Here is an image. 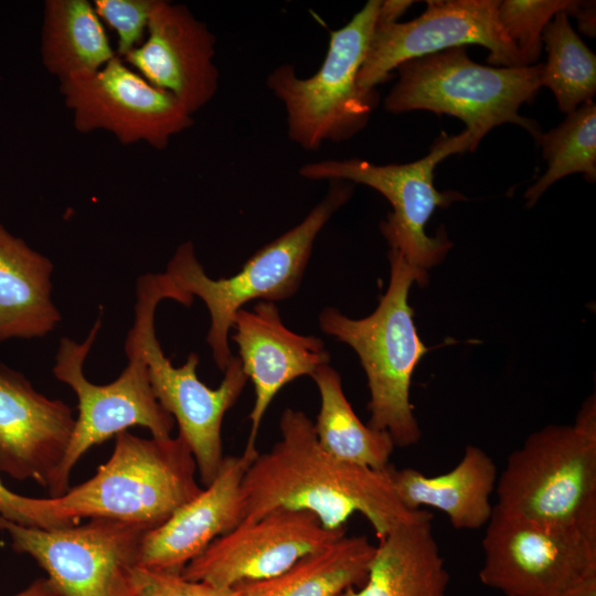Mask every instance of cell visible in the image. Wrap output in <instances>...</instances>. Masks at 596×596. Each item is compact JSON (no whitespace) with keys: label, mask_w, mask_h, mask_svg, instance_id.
<instances>
[{"label":"cell","mask_w":596,"mask_h":596,"mask_svg":"<svg viewBox=\"0 0 596 596\" xmlns=\"http://www.w3.org/2000/svg\"><path fill=\"white\" fill-rule=\"evenodd\" d=\"M279 429L280 439L258 453L243 477L241 523L285 509L310 512L323 528L336 531L360 513L381 539L423 512L401 502L389 466L377 470L329 455L302 411L286 408Z\"/></svg>","instance_id":"cell-1"},{"label":"cell","mask_w":596,"mask_h":596,"mask_svg":"<svg viewBox=\"0 0 596 596\" xmlns=\"http://www.w3.org/2000/svg\"><path fill=\"white\" fill-rule=\"evenodd\" d=\"M387 256L390 283L375 310L352 319L327 307L319 315V326L326 334L350 345L360 359L370 391L368 425L386 432L395 447H408L422 437L409 401L411 380L428 351L417 333L408 292L414 283L426 286L428 274L395 249Z\"/></svg>","instance_id":"cell-2"},{"label":"cell","mask_w":596,"mask_h":596,"mask_svg":"<svg viewBox=\"0 0 596 596\" xmlns=\"http://www.w3.org/2000/svg\"><path fill=\"white\" fill-rule=\"evenodd\" d=\"M196 471L180 436L142 438L125 430L115 436L113 454L96 473L46 498L47 510L58 528L107 518L155 529L202 491Z\"/></svg>","instance_id":"cell-3"},{"label":"cell","mask_w":596,"mask_h":596,"mask_svg":"<svg viewBox=\"0 0 596 596\" xmlns=\"http://www.w3.org/2000/svg\"><path fill=\"white\" fill-rule=\"evenodd\" d=\"M352 192L351 184L331 181L327 195L299 224L264 245L227 278L207 276L192 242L178 246L164 274L189 305L199 297L206 306L210 313L206 342L219 370L224 372L233 358L227 339L236 312L255 299L274 302L297 292L315 240Z\"/></svg>","instance_id":"cell-4"},{"label":"cell","mask_w":596,"mask_h":596,"mask_svg":"<svg viewBox=\"0 0 596 596\" xmlns=\"http://www.w3.org/2000/svg\"><path fill=\"white\" fill-rule=\"evenodd\" d=\"M542 66H486L471 61L466 46L448 49L400 64L384 108L395 114L428 110L457 117L466 125L470 151L492 128L507 123L521 126L538 140L540 127L519 109L542 87Z\"/></svg>","instance_id":"cell-5"},{"label":"cell","mask_w":596,"mask_h":596,"mask_svg":"<svg viewBox=\"0 0 596 596\" xmlns=\"http://www.w3.org/2000/svg\"><path fill=\"white\" fill-rule=\"evenodd\" d=\"M498 509L544 523L596 526V397L573 425L533 432L498 476Z\"/></svg>","instance_id":"cell-6"},{"label":"cell","mask_w":596,"mask_h":596,"mask_svg":"<svg viewBox=\"0 0 596 596\" xmlns=\"http://www.w3.org/2000/svg\"><path fill=\"white\" fill-rule=\"evenodd\" d=\"M163 299L184 304L182 295L164 273L140 276L136 286L134 324L128 331L142 350L157 401L177 422L178 436L190 448L201 483L206 487L224 459L221 436L224 415L236 403L248 379L235 356L216 389L209 387L198 377L199 356L194 352L184 364L174 366L164 355L155 328L156 309Z\"/></svg>","instance_id":"cell-7"},{"label":"cell","mask_w":596,"mask_h":596,"mask_svg":"<svg viewBox=\"0 0 596 596\" xmlns=\"http://www.w3.org/2000/svg\"><path fill=\"white\" fill-rule=\"evenodd\" d=\"M380 4L368 1L344 26L330 32L326 57L312 76L298 77L291 64L268 75L267 87L285 106L288 138L302 149L350 139L366 126L379 95L376 89L362 91L358 75Z\"/></svg>","instance_id":"cell-8"},{"label":"cell","mask_w":596,"mask_h":596,"mask_svg":"<svg viewBox=\"0 0 596 596\" xmlns=\"http://www.w3.org/2000/svg\"><path fill=\"white\" fill-rule=\"evenodd\" d=\"M100 327L102 317H98L84 341L63 337L56 350L53 374L76 394L78 416L49 490L50 497H58L70 489L71 471L93 446L132 426L146 427L155 438H168L174 425L173 417L153 394L142 350L131 332L128 331L125 341L128 362L120 375L102 385L87 380L83 366Z\"/></svg>","instance_id":"cell-9"},{"label":"cell","mask_w":596,"mask_h":596,"mask_svg":"<svg viewBox=\"0 0 596 596\" xmlns=\"http://www.w3.org/2000/svg\"><path fill=\"white\" fill-rule=\"evenodd\" d=\"M470 146L467 130L456 136L443 132L427 156L409 163L322 160L304 164L298 173L313 181L361 183L380 192L393 209L380 225L390 249L400 252L408 264L427 272L439 264L453 246L444 227L436 236H428L427 221L437 207L466 199L456 191L439 192L434 185V170L448 156L470 151Z\"/></svg>","instance_id":"cell-10"},{"label":"cell","mask_w":596,"mask_h":596,"mask_svg":"<svg viewBox=\"0 0 596 596\" xmlns=\"http://www.w3.org/2000/svg\"><path fill=\"white\" fill-rule=\"evenodd\" d=\"M481 546L479 578L505 596H554L596 573V526L539 522L494 505Z\"/></svg>","instance_id":"cell-11"},{"label":"cell","mask_w":596,"mask_h":596,"mask_svg":"<svg viewBox=\"0 0 596 596\" xmlns=\"http://www.w3.org/2000/svg\"><path fill=\"white\" fill-rule=\"evenodd\" d=\"M147 524L91 519L83 525L23 526L0 517L17 553L33 557L61 596H126L127 571L136 566Z\"/></svg>","instance_id":"cell-12"},{"label":"cell","mask_w":596,"mask_h":596,"mask_svg":"<svg viewBox=\"0 0 596 596\" xmlns=\"http://www.w3.org/2000/svg\"><path fill=\"white\" fill-rule=\"evenodd\" d=\"M426 3V10L414 20L376 21L358 75L362 91H375L406 61L468 44L488 49V63L494 66H523L518 50L499 22V0Z\"/></svg>","instance_id":"cell-13"},{"label":"cell","mask_w":596,"mask_h":596,"mask_svg":"<svg viewBox=\"0 0 596 596\" xmlns=\"http://www.w3.org/2000/svg\"><path fill=\"white\" fill-rule=\"evenodd\" d=\"M60 92L76 130L103 129L123 145L164 149L193 125L192 115L169 92L150 84L119 56L99 71L61 82Z\"/></svg>","instance_id":"cell-14"},{"label":"cell","mask_w":596,"mask_h":596,"mask_svg":"<svg viewBox=\"0 0 596 596\" xmlns=\"http://www.w3.org/2000/svg\"><path fill=\"white\" fill-rule=\"evenodd\" d=\"M345 534L307 511L275 510L215 539L180 573L222 588L268 579Z\"/></svg>","instance_id":"cell-15"},{"label":"cell","mask_w":596,"mask_h":596,"mask_svg":"<svg viewBox=\"0 0 596 596\" xmlns=\"http://www.w3.org/2000/svg\"><path fill=\"white\" fill-rule=\"evenodd\" d=\"M215 36L183 4L156 0L143 42L124 62L192 115L219 88Z\"/></svg>","instance_id":"cell-16"},{"label":"cell","mask_w":596,"mask_h":596,"mask_svg":"<svg viewBox=\"0 0 596 596\" xmlns=\"http://www.w3.org/2000/svg\"><path fill=\"white\" fill-rule=\"evenodd\" d=\"M72 408L0 361V472L50 490L75 426Z\"/></svg>","instance_id":"cell-17"},{"label":"cell","mask_w":596,"mask_h":596,"mask_svg":"<svg viewBox=\"0 0 596 596\" xmlns=\"http://www.w3.org/2000/svg\"><path fill=\"white\" fill-rule=\"evenodd\" d=\"M257 455L256 447L245 446L241 455L224 457L211 483L145 534L136 566L180 574L215 539L236 528L242 521L241 483Z\"/></svg>","instance_id":"cell-18"},{"label":"cell","mask_w":596,"mask_h":596,"mask_svg":"<svg viewBox=\"0 0 596 596\" xmlns=\"http://www.w3.org/2000/svg\"><path fill=\"white\" fill-rule=\"evenodd\" d=\"M232 329L242 370L254 385L246 447H256L262 419L276 394L291 381L311 376L329 364L330 353L320 338L288 329L272 301H260L252 310L240 309Z\"/></svg>","instance_id":"cell-19"},{"label":"cell","mask_w":596,"mask_h":596,"mask_svg":"<svg viewBox=\"0 0 596 596\" xmlns=\"http://www.w3.org/2000/svg\"><path fill=\"white\" fill-rule=\"evenodd\" d=\"M387 470L398 499L409 510L437 509L456 530L480 529L492 515L491 496L499 475L493 459L480 447L468 445L460 461L441 475L426 476L392 465Z\"/></svg>","instance_id":"cell-20"},{"label":"cell","mask_w":596,"mask_h":596,"mask_svg":"<svg viewBox=\"0 0 596 596\" xmlns=\"http://www.w3.org/2000/svg\"><path fill=\"white\" fill-rule=\"evenodd\" d=\"M426 510L379 539L365 583L347 596H446L449 574Z\"/></svg>","instance_id":"cell-21"},{"label":"cell","mask_w":596,"mask_h":596,"mask_svg":"<svg viewBox=\"0 0 596 596\" xmlns=\"http://www.w3.org/2000/svg\"><path fill=\"white\" fill-rule=\"evenodd\" d=\"M53 264L0 223V342L41 338L61 322Z\"/></svg>","instance_id":"cell-22"},{"label":"cell","mask_w":596,"mask_h":596,"mask_svg":"<svg viewBox=\"0 0 596 596\" xmlns=\"http://www.w3.org/2000/svg\"><path fill=\"white\" fill-rule=\"evenodd\" d=\"M374 552L365 535L344 534L275 577L233 588L237 596H336L365 583Z\"/></svg>","instance_id":"cell-23"},{"label":"cell","mask_w":596,"mask_h":596,"mask_svg":"<svg viewBox=\"0 0 596 596\" xmlns=\"http://www.w3.org/2000/svg\"><path fill=\"white\" fill-rule=\"evenodd\" d=\"M41 56L46 71L63 82L97 72L118 55L92 2L47 0Z\"/></svg>","instance_id":"cell-24"},{"label":"cell","mask_w":596,"mask_h":596,"mask_svg":"<svg viewBox=\"0 0 596 596\" xmlns=\"http://www.w3.org/2000/svg\"><path fill=\"white\" fill-rule=\"evenodd\" d=\"M320 394L313 428L320 446L342 461L382 470L395 448L386 432L362 423L348 401L340 374L329 364L311 375Z\"/></svg>","instance_id":"cell-25"},{"label":"cell","mask_w":596,"mask_h":596,"mask_svg":"<svg viewBox=\"0 0 596 596\" xmlns=\"http://www.w3.org/2000/svg\"><path fill=\"white\" fill-rule=\"evenodd\" d=\"M547 61L541 86L552 91L558 109L570 114L593 100L596 93V56L573 30L567 11L556 13L543 31Z\"/></svg>","instance_id":"cell-26"},{"label":"cell","mask_w":596,"mask_h":596,"mask_svg":"<svg viewBox=\"0 0 596 596\" xmlns=\"http://www.w3.org/2000/svg\"><path fill=\"white\" fill-rule=\"evenodd\" d=\"M547 162L545 173L524 194L526 206H533L540 196L560 179L583 173L596 180V105L587 102L567 114L556 128L542 134L536 140Z\"/></svg>","instance_id":"cell-27"},{"label":"cell","mask_w":596,"mask_h":596,"mask_svg":"<svg viewBox=\"0 0 596 596\" xmlns=\"http://www.w3.org/2000/svg\"><path fill=\"white\" fill-rule=\"evenodd\" d=\"M575 0H503L498 4V19L518 50L523 66L536 63L542 51L543 31L561 12L568 15L579 7Z\"/></svg>","instance_id":"cell-28"},{"label":"cell","mask_w":596,"mask_h":596,"mask_svg":"<svg viewBox=\"0 0 596 596\" xmlns=\"http://www.w3.org/2000/svg\"><path fill=\"white\" fill-rule=\"evenodd\" d=\"M156 0H95L94 9L117 34V55L123 58L145 40Z\"/></svg>","instance_id":"cell-29"},{"label":"cell","mask_w":596,"mask_h":596,"mask_svg":"<svg viewBox=\"0 0 596 596\" xmlns=\"http://www.w3.org/2000/svg\"><path fill=\"white\" fill-rule=\"evenodd\" d=\"M131 596H237L234 588L189 581L180 574L155 572L139 566L127 571Z\"/></svg>","instance_id":"cell-30"},{"label":"cell","mask_w":596,"mask_h":596,"mask_svg":"<svg viewBox=\"0 0 596 596\" xmlns=\"http://www.w3.org/2000/svg\"><path fill=\"white\" fill-rule=\"evenodd\" d=\"M0 517L13 523L39 529H53L45 498H31L9 490L0 480Z\"/></svg>","instance_id":"cell-31"},{"label":"cell","mask_w":596,"mask_h":596,"mask_svg":"<svg viewBox=\"0 0 596 596\" xmlns=\"http://www.w3.org/2000/svg\"><path fill=\"white\" fill-rule=\"evenodd\" d=\"M413 1L387 0L381 1L376 21L396 22L397 19L412 6Z\"/></svg>","instance_id":"cell-32"},{"label":"cell","mask_w":596,"mask_h":596,"mask_svg":"<svg viewBox=\"0 0 596 596\" xmlns=\"http://www.w3.org/2000/svg\"><path fill=\"white\" fill-rule=\"evenodd\" d=\"M574 14L578 19L579 30L589 36H594L595 35V4L594 2L586 3L584 1H581L579 7L574 12Z\"/></svg>","instance_id":"cell-33"},{"label":"cell","mask_w":596,"mask_h":596,"mask_svg":"<svg viewBox=\"0 0 596 596\" xmlns=\"http://www.w3.org/2000/svg\"><path fill=\"white\" fill-rule=\"evenodd\" d=\"M554 596H596V573H592Z\"/></svg>","instance_id":"cell-34"},{"label":"cell","mask_w":596,"mask_h":596,"mask_svg":"<svg viewBox=\"0 0 596 596\" xmlns=\"http://www.w3.org/2000/svg\"><path fill=\"white\" fill-rule=\"evenodd\" d=\"M13 596H61L47 578H40Z\"/></svg>","instance_id":"cell-35"},{"label":"cell","mask_w":596,"mask_h":596,"mask_svg":"<svg viewBox=\"0 0 596 596\" xmlns=\"http://www.w3.org/2000/svg\"><path fill=\"white\" fill-rule=\"evenodd\" d=\"M336 596H347V594L343 592V593H340V594H338Z\"/></svg>","instance_id":"cell-36"},{"label":"cell","mask_w":596,"mask_h":596,"mask_svg":"<svg viewBox=\"0 0 596 596\" xmlns=\"http://www.w3.org/2000/svg\"><path fill=\"white\" fill-rule=\"evenodd\" d=\"M126 596H131L130 592Z\"/></svg>","instance_id":"cell-37"}]
</instances>
